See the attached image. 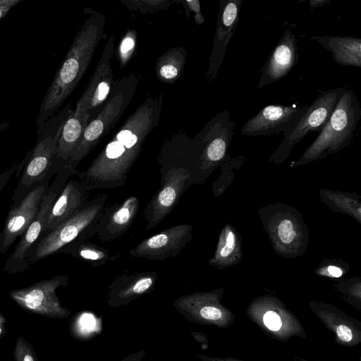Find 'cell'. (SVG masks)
<instances>
[{
    "label": "cell",
    "mask_w": 361,
    "mask_h": 361,
    "mask_svg": "<svg viewBox=\"0 0 361 361\" xmlns=\"http://www.w3.org/2000/svg\"><path fill=\"white\" fill-rule=\"evenodd\" d=\"M336 289L345 295L347 303L358 310H361V288L360 280L343 281L335 286Z\"/></svg>",
    "instance_id": "30"
},
{
    "label": "cell",
    "mask_w": 361,
    "mask_h": 361,
    "mask_svg": "<svg viewBox=\"0 0 361 361\" xmlns=\"http://www.w3.org/2000/svg\"><path fill=\"white\" fill-rule=\"evenodd\" d=\"M192 226L182 224L142 240L129 252L132 257L163 261L177 257L192 238Z\"/></svg>",
    "instance_id": "16"
},
{
    "label": "cell",
    "mask_w": 361,
    "mask_h": 361,
    "mask_svg": "<svg viewBox=\"0 0 361 361\" xmlns=\"http://www.w3.org/2000/svg\"><path fill=\"white\" fill-rule=\"evenodd\" d=\"M279 211L271 218L263 220L274 246L281 255L294 256L305 250L308 236L305 224L298 211L290 207L279 205Z\"/></svg>",
    "instance_id": "12"
},
{
    "label": "cell",
    "mask_w": 361,
    "mask_h": 361,
    "mask_svg": "<svg viewBox=\"0 0 361 361\" xmlns=\"http://www.w3.org/2000/svg\"><path fill=\"white\" fill-rule=\"evenodd\" d=\"M321 274L329 276L334 278H339L343 274V271L341 267L336 265H329L326 271H321Z\"/></svg>",
    "instance_id": "37"
},
{
    "label": "cell",
    "mask_w": 361,
    "mask_h": 361,
    "mask_svg": "<svg viewBox=\"0 0 361 361\" xmlns=\"http://www.w3.org/2000/svg\"><path fill=\"white\" fill-rule=\"evenodd\" d=\"M161 186L150 199L144 212L145 229H153L171 213L183 193L192 185L188 171L170 167L161 175Z\"/></svg>",
    "instance_id": "13"
},
{
    "label": "cell",
    "mask_w": 361,
    "mask_h": 361,
    "mask_svg": "<svg viewBox=\"0 0 361 361\" xmlns=\"http://www.w3.org/2000/svg\"><path fill=\"white\" fill-rule=\"evenodd\" d=\"M190 11H193L195 23L200 25L204 23V18L201 13L200 2L198 0L184 1Z\"/></svg>",
    "instance_id": "35"
},
{
    "label": "cell",
    "mask_w": 361,
    "mask_h": 361,
    "mask_svg": "<svg viewBox=\"0 0 361 361\" xmlns=\"http://www.w3.org/2000/svg\"><path fill=\"white\" fill-rule=\"evenodd\" d=\"M87 116H80L72 112L66 121L58 142L55 161L66 165L73 156L90 121Z\"/></svg>",
    "instance_id": "26"
},
{
    "label": "cell",
    "mask_w": 361,
    "mask_h": 361,
    "mask_svg": "<svg viewBox=\"0 0 361 361\" xmlns=\"http://www.w3.org/2000/svg\"><path fill=\"white\" fill-rule=\"evenodd\" d=\"M361 118V107L353 90L346 89L319 135L294 163L306 164L338 152L348 146Z\"/></svg>",
    "instance_id": "4"
},
{
    "label": "cell",
    "mask_w": 361,
    "mask_h": 361,
    "mask_svg": "<svg viewBox=\"0 0 361 361\" xmlns=\"http://www.w3.org/2000/svg\"><path fill=\"white\" fill-rule=\"evenodd\" d=\"M122 3L131 12L147 13L159 10H166L171 6L172 1L164 0H133L123 1Z\"/></svg>",
    "instance_id": "31"
},
{
    "label": "cell",
    "mask_w": 361,
    "mask_h": 361,
    "mask_svg": "<svg viewBox=\"0 0 361 361\" xmlns=\"http://www.w3.org/2000/svg\"><path fill=\"white\" fill-rule=\"evenodd\" d=\"M332 53L337 63L361 67V39L350 36L314 35L310 39Z\"/></svg>",
    "instance_id": "25"
},
{
    "label": "cell",
    "mask_w": 361,
    "mask_h": 361,
    "mask_svg": "<svg viewBox=\"0 0 361 361\" xmlns=\"http://www.w3.org/2000/svg\"><path fill=\"white\" fill-rule=\"evenodd\" d=\"M187 56V51L183 47H176L166 50L157 61V78L168 84L175 82L183 73Z\"/></svg>",
    "instance_id": "28"
},
{
    "label": "cell",
    "mask_w": 361,
    "mask_h": 361,
    "mask_svg": "<svg viewBox=\"0 0 361 361\" xmlns=\"http://www.w3.org/2000/svg\"><path fill=\"white\" fill-rule=\"evenodd\" d=\"M30 154L31 151L28 152L21 161L15 162L10 167L0 173V195L12 175L15 173H16L18 171L22 172L30 158Z\"/></svg>",
    "instance_id": "34"
},
{
    "label": "cell",
    "mask_w": 361,
    "mask_h": 361,
    "mask_svg": "<svg viewBox=\"0 0 361 361\" xmlns=\"http://www.w3.org/2000/svg\"><path fill=\"white\" fill-rule=\"evenodd\" d=\"M236 122L228 110L218 112L193 138L185 135L190 155L202 183L219 166L228 160V149Z\"/></svg>",
    "instance_id": "6"
},
{
    "label": "cell",
    "mask_w": 361,
    "mask_h": 361,
    "mask_svg": "<svg viewBox=\"0 0 361 361\" xmlns=\"http://www.w3.org/2000/svg\"><path fill=\"white\" fill-rule=\"evenodd\" d=\"M198 357L202 361H244L242 360H239L238 358L232 357L230 356L226 357H209L204 355H199Z\"/></svg>",
    "instance_id": "38"
},
{
    "label": "cell",
    "mask_w": 361,
    "mask_h": 361,
    "mask_svg": "<svg viewBox=\"0 0 361 361\" xmlns=\"http://www.w3.org/2000/svg\"><path fill=\"white\" fill-rule=\"evenodd\" d=\"M243 0H221L217 16L213 47L209 59L206 78L209 84L216 79L228 45L237 28Z\"/></svg>",
    "instance_id": "19"
},
{
    "label": "cell",
    "mask_w": 361,
    "mask_h": 361,
    "mask_svg": "<svg viewBox=\"0 0 361 361\" xmlns=\"http://www.w3.org/2000/svg\"><path fill=\"white\" fill-rule=\"evenodd\" d=\"M138 82V75L130 73L114 84L106 102L86 126L73 156L66 164L68 166L76 169L102 138L109 133L131 102Z\"/></svg>",
    "instance_id": "5"
},
{
    "label": "cell",
    "mask_w": 361,
    "mask_h": 361,
    "mask_svg": "<svg viewBox=\"0 0 361 361\" xmlns=\"http://www.w3.org/2000/svg\"><path fill=\"white\" fill-rule=\"evenodd\" d=\"M311 311L335 335V342L354 347L361 343V322L335 305L321 301L309 302Z\"/></svg>",
    "instance_id": "21"
},
{
    "label": "cell",
    "mask_w": 361,
    "mask_h": 361,
    "mask_svg": "<svg viewBox=\"0 0 361 361\" xmlns=\"http://www.w3.org/2000/svg\"><path fill=\"white\" fill-rule=\"evenodd\" d=\"M246 313L253 323L274 339L288 342L293 337L307 338L300 321L276 296L266 295L253 299Z\"/></svg>",
    "instance_id": "9"
},
{
    "label": "cell",
    "mask_w": 361,
    "mask_h": 361,
    "mask_svg": "<svg viewBox=\"0 0 361 361\" xmlns=\"http://www.w3.org/2000/svg\"><path fill=\"white\" fill-rule=\"evenodd\" d=\"M107 197L106 194H102L87 200L70 218L46 233L27 252L26 260L28 265L59 253L63 247L80 236L85 235L90 239L88 234L99 221L106 207Z\"/></svg>",
    "instance_id": "7"
},
{
    "label": "cell",
    "mask_w": 361,
    "mask_h": 361,
    "mask_svg": "<svg viewBox=\"0 0 361 361\" xmlns=\"http://www.w3.org/2000/svg\"><path fill=\"white\" fill-rule=\"evenodd\" d=\"M116 37L111 34L109 37L95 70L87 87L77 102L73 113L80 116L96 115L108 98L114 85L111 59L115 49Z\"/></svg>",
    "instance_id": "14"
},
{
    "label": "cell",
    "mask_w": 361,
    "mask_h": 361,
    "mask_svg": "<svg viewBox=\"0 0 361 361\" xmlns=\"http://www.w3.org/2000/svg\"><path fill=\"white\" fill-rule=\"evenodd\" d=\"M77 169L66 165L55 174L53 181L44 193L35 218L20 236V240L6 261L4 270L8 275L20 274L29 269L30 266L26 260L27 254L38 241L42 233L44 232L46 220L54 202L69 178L75 175Z\"/></svg>",
    "instance_id": "8"
},
{
    "label": "cell",
    "mask_w": 361,
    "mask_h": 361,
    "mask_svg": "<svg viewBox=\"0 0 361 361\" xmlns=\"http://www.w3.org/2000/svg\"><path fill=\"white\" fill-rule=\"evenodd\" d=\"M73 110L67 105L37 128V140L21 172L10 207L16 206L35 187L61 169L54 164L63 127Z\"/></svg>",
    "instance_id": "3"
},
{
    "label": "cell",
    "mask_w": 361,
    "mask_h": 361,
    "mask_svg": "<svg viewBox=\"0 0 361 361\" xmlns=\"http://www.w3.org/2000/svg\"><path fill=\"white\" fill-rule=\"evenodd\" d=\"M87 193L78 180H68L54 202L45 223L44 233L70 218L87 200Z\"/></svg>",
    "instance_id": "23"
},
{
    "label": "cell",
    "mask_w": 361,
    "mask_h": 361,
    "mask_svg": "<svg viewBox=\"0 0 361 361\" xmlns=\"http://www.w3.org/2000/svg\"><path fill=\"white\" fill-rule=\"evenodd\" d=\"M68 282V276L60 274L25 288L12 290L8 295L27 312L50 318L64 319L70 312L61 304L56 290L66 286Z\"/></svg>",
    "instance_id": "11"
},
{
    "label": "cell",
    "mask_w": 361,
    "mask_h": 361,
    "mask_svg": "<svg viewBox=\"0 0 361 361\" xmlns=\"http://www.w3.org/2000/svg\"><path fill=\"white\" fill-rule=\"evenodd\" d=\"M162 104V94L146 98L89 166L77 171L78 180L86 191L116 188L126 184L146 137L159 124Z\"/></svg>",
    "instance_id": "1"
},
{
    "label": "cell",
    "mask_w": 361,
    "mask_h": 361,
    "mask_svg": "<svg viewBox=\"0 0 361 361\" xmlns=\"http://www.w3.org/2000/svg\"><path fill=\"white\" fill-rule=\"evenodd\" d=\"M224 289L197 292L178 298L175 305L199 324L227 328L235 320L233 312L221 303Z\"/></svg>",
    "instance_id": "15"
},
{
    "label": "cell",
    "mask_w": 361,
    "mask_h": 361,
    "mask_svg": "<svg viewBox=\"0 0 361 361\" xmlns=\"http://www.w3.org/2000/svg\"><path fill=\"white\" fill-rule=\"evenodd\" d=\"M10 125V123L8 121H4L2 123H0V132L6 130L8 126Z\"/></svg>",
    "instance_id": "41"
},
{
    "label": "cell",
    "mask_w": 361,
    "mask_h": 361,
    "mask_svg": "<svg viewBox=\"0 0 361 361\" xmlns=\"http://www.w3.org/2000/svg\"><path fill=\"white\" fill-rule=\"evenodd\" d=\"M345 90V87H337L322 91L307 106L299 120L283 133L282 142L271 156L269 161L277 164L283 162L293 146L305 136L310 133L320 132Z\"/></svg>",
    "instance_id": "10"
},
{
    "label": "cell",
    "mask_w": 361,
    "mask_h": 361,
    "mask_svg": "<svg viewBox=\"0 0 361 361\" xmlns=\"http://www.w3.org/2000/svg\"><path fill=\"white\" fill-rule=\"evenodd\" d=\"M157 279L156 271L121 274L109 285V300L117 304L129 302L152 290Z\"/></svg>",
    "instance_id": "24"
},
{
    "label": "cell",
    "mask_w": 361,
    "mask_h": 361,
    "mask_svg": "<svg viewBox=\"0 0 361 361\" xmlns=\"http://www.w3.org/2000/svg\"><path fill=\"white\" fill-rule=\"evenodd\" d=\"M51 177H47L35 187L16 205L10 207L0 232V255L8 251L13 243L25 232L35 218Z\"/></svg>",
    "instance_id": "17"
},
{
    "label": "cell",
    "mask_w": 361,
    "mask_h": 361,
    "mask_svg": "<svg viewBox=\"0 0 361 361\" xmlns=\"http://www.w3.org/2000/svg\"><path fill=\"white\" fill-rule=\"evenodd\" d=\"M331 0H310L309 1L311 8H317L329 4Z\"/></svg>",
    "instance_id": "40"
},
{
    "label": "cell",
    "mask_w": 361,
    "mask_h": 361,
    "mask_svg": "<svg viewBox=\"0 0 361 361\" xmlns=\"http://www.w3.org/2000/svg\"><path fill=\"white\" fill-rule=\"evenodd\" d=\"M13 357L16 361H37L32 345L21 335L16 338Z\"/></svg>",
    "instance_id": "33"
},
{
    "label": "cell",
    "mask_w": 361,
    "mask_h": 361,
    "mask_svg": "<svg viewBox=\"0 0 361 361\" xmlns=\"http://www.w3.org/2000/svg\"><path fill=\"white\" fill-rule=\"evenodd\" d=\"M135 44L136 33L134 30H130L122 38L118 48L121 67L126 66L133 56Z\"/></svg>",
    "instance_id": "32"
},
{
    "label": "cell",
    "mask_w": 361,
    "mask_h": 361,
    "mask_svg": "<svg viewBox=\"0 0 361 361\" xmlns=\"http://www.w3.org/2000/svg\"><path fill=\"white\" fill-rule=\"evenodd\" d=\"M6 319L0 312V340L6 334Z\"/></svg>",
    "instance_id": "39"
},
{
    "label": "cell",
    "mask_w": 361,
    "mask_h": 361,
    "mask_svg": "<svg viewBox=\"0 0 361 361\" xmlns=\"http://www.w3.org/2000/svg\"><path fill=\"white\" fill-rule=\"evenodd\" d=\"M89 16L73 38L41 104L35 123L39 128L53 116L73 92L87 70L96 49L104 36L105 16L91 8Z\"/></svg>",
    "instance_id": "2"
},
{
    "label": "cell",
    "mask_w": 361,
    "mask_h": 361,
    "mask_svg": "<svg viewBox=\"0 0 361 361\" xmlns=\"http://www.w3.org/2000/svg\"><path fill=\"white\" fill-rule=\"evenodd\" d=\"M59 253L71 255L89 263L93 267L102 266L111 258L108 249L91 242L85 235L78 238L63 247Z\"/></svg>",
    "instance_id": "27"
},
{
    "label": "cell",
    "mask_w": 361,
    "mask_h": 361,
    "mask_svg": "<svg viewBox=\"0 0 361 361\" xmlns=\"http://www.w3.org/2000/svg\"><path fill=\"white\" fill-rule=\"evenodd\" d=\"M307 105L270 104L250 118L240 131L247 136H270L289 130L307 109Z\"/></svg>",
    "instance_id": "18"
},
{
    "label": "cell",
    "mask_w": 361,
    "mask_h": 361,
    "mask_svg": "<svg viewBox=\"0 0 361 361\" xmlns=\"http://www.w3.org/2000/svg\"><path fill=\"white\" fill-rule=\"evenodd\" d=\"M298 361H309V360H307V359L302 358V357H298Z\"/></svg>",
    "instance_id": "42"
},
{
    "label": "cell",
    "mask_w": 361,
    "mask_h": 361,
    "mask_svg": "<svg viewBox=\"0 0 361 361\" xmlns=\"http://www.w3.org/2000/svg\"><path fill=\"white\" fill-rule=\"evenodd\" d=\"M139 200L130 195L122 202L106 206L102 214L90 231V239L96 235L103 242L120 238L133 224L139 209Z\"/></svg>",
    "instance_id": "20"
},
{
    "label": "cell",
    "mask_w": 361,
    "mask_h": 361,
    "mask_svg": "<svg viewBox=\"0 0 361 361\" xmlns=\"http://www.w3.org/2000/svg\"><path fill=\"white\" fill-rule=\"evenodd\" d=\"M238 238L235 232L226 226L222 230L216 249L209 264L218 269H224L237 261Z\"/></svg>",
    "instance_id": "29"
},
{
    "label": "cell",
    "mask_w": 361,
    "mask_h": 361,
    "mask_svg": "<svg viewBox=\"0 0 361 361\" xmlns=\"http://www.w3.org/2000/svg\"><path fill=\"white\" fill-rule=\"evenodd\" d=\"M23 0H0V20Z\"/></svg>",
    "instance_id": "36"
},
{
    "label": "cell",
    "mask_w": 361,
    "mask_h": 361,
    "mask_svg": "<svg viewBox=\"0 0 361 361\" xmlns=\"http://www.w3.org/2000/svg\"><path fill=\"white\" fill-rule=\"evenodd\" d=\"M298 59L297 39L290 28H286L261 69L257 87L262 88L285 77Z\"/></svg>",
    "instance_id": "22"
}]
</instances>
